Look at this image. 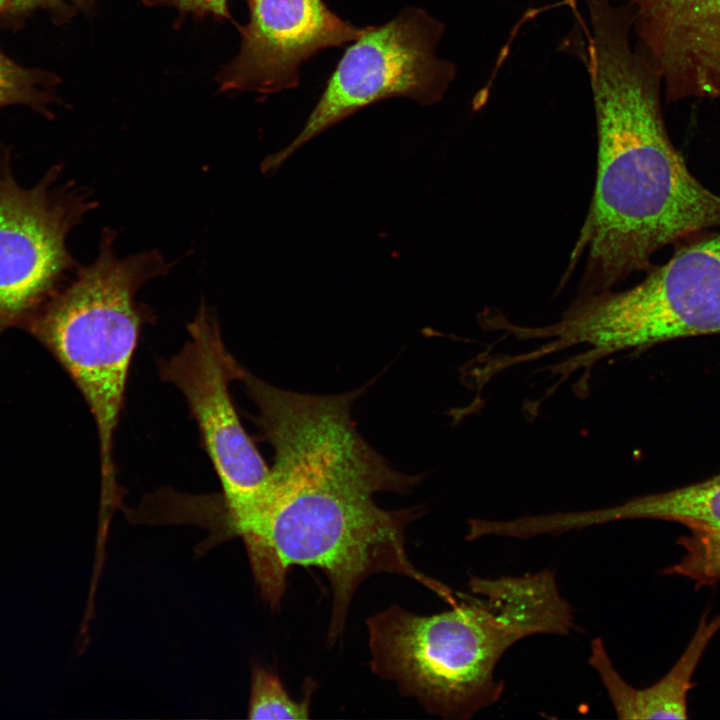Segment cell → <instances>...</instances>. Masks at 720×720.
<instances>
[{"label": "cell", "mask_w": 720, "mask_h": 720, "mask_svg": "<svg viewBox=\"0 0 720 720\" xmlns=\"http://www.w3.org/2000/svg\"><path fill=\"white\" fill-rule=\"evenodd\" d=\"M451 608L418 615L393 605L367 620L370 665L402 694L446 719H470L496 703L495 669L506 651L533 635L564 636L573 609L550 569L497 578L471 575Z\"/></svg>", "instance_id": "cell-3"}, {"label": "cell", "mask_w": 720, "mask_h": 720, "mask_svg": "<svg viewBox=\"0 0 720 720\" xmlns=\"http://www.w3.org/2000/svg\"><path fill=\"white\" fill-rule=\"evenodd\" d=\"M581 56L597 126L594 195L575 254L586 251L578 297L610 290L648 270L668 245L720 229V196L703 185L674 147L662 113V83L630 40L629 7L585 0Z\"/></svg>", "instance_id": "cell-2"}, {"label": "cell", "mask_w": 720, "mask_h": 720, "mask_svg": "<svg viewBox=\"0 0 720 720\" xmlns=\"http://www.w3.org/2000/svg\"><path fill=\"white\" fill-rule=\"evenodd\" d=\"M148 5L166 4L174 6L184 12L196 15L211 13L219 17H229L227 0H142Z\"/></svg>", "instance_id": "cell-17"}, {"label": "cell", "mask_w": 720, "mask_h": 720, "mask_svg": "<svg viewBox=\"0 0 720 720\" xmlns=\"http://www.w3.org/2000/svg\"><path fill=\"white\" fill-rule=\"evenodd\" d=\"M638 284L577 297L556 323L566 348L595 361L667 341L720 334V231L693 234Z\"/></svg>", "instance_id": "cell-5"}, {"label": "cell", "mask_w": 720, "mask_h": 720, "mask_svg": "<svg viewBox=\"0 0 720 720\" xmlns=\"http://www.w3.org/2000/svg\"><path fill=\"white\" fill-rule=\"evenodd\" d=\"M567 1H568V2H572V1H574V0H567Z\"/></svg>", "instance_id": "cell-19"}, {"label": "cell", "mask_w": 720, "mask_h": 720, "mask_svg": "<svg viewBox=\"0 0 720 720\" xmlns=\"http://www.w3.org/2000/svg\"><path fill=\"white\" fill-rule=\"evenodd\" d=\"M116 232L106 228L98 254L22 326L69 374L94 418L101 472V516L121 504L114 439L124 404L131 361L145 320L136 302L147 282L171 264L158 250L119 257Z\"/></svg>", "instance_id": "cell-4"}, {"label": "cell", "mask_w": 720, "mask_h": 720, "mask_svg": "<svg viewBox=\"0 0 720 720\" xmlns=\"http://www.w3.org/2000/svg\"><path fill=\"white\" fill-rule=\"evenodd\" d=\"M689 531L676 541L684 550L683 556L663 570V574L688 578L696 588L720 583V529Z\"/></svg>", "instance_id": "cell-15"}, {"label": "cell", "mask_w": 720, "mask_h": 720, "mask_svg": "<svg viewBox=\"0 0 720 720\" xmlns=\"http://www.w3.org/2000/svg\"><path fill=\"white\" fill-rule=\"evenodd\" d=\"M310 695L311 692L308 691L303 699L294 700L276 673L261 665H254L251 672L247 718L251 720L308 719Z\"/></svg>", "instance_id": "cell-14"}, {"label": "cell", "mask_w": 720, "mask_h": 720, "mask_svg": "<svg viewBox=\"0 0 720 720\" xmlns=\"http://www.w3.org/2000/svg\"><path fill=\"white\" fill-rule=\"evenodd\" d=\"M637 519L676 522L689 529H720V473L687 486L576 514V522L583 529Z\"/></svg>", "instance_id": "cell-12"}, {"label": "cell", "mask_w": 720, "mask_h": 720, "mask_svg": "<svg viewBox=\"0 0 720 720\" xmlns=\"http://www.w3.org/2000/svg\"><path fill=\"white\" fill-rule=\"evenodd\" d=\"M56 82L53 74L24 67L0 51V108L23 105L50 117Z\"/></svg>", "instance_id": "cell-13"}, {"label": "cell", "mask_w": 720, "mask_h": 720, "mask_svg": "<svg viewBox=\"0 0 720 720\" xmlns=\"http://www.w3.org/2000/svg\"><path fill=\"white\" fill-rule=\"evenodd\" d=\"M10 0H0V15H3L8 8Z\"/></svg>", "instance_id": "cell-18"}, {"label": "cell", "mask_w": 720, "mask_h": 720, "mask_svg": "<svg viewBox=\"0 0 720 720\" xmlns=\"http://www.w3.org/2000/svg\"><path fill=\"white\" fill-rule=\"evenodd\" d=\"M248 24L239 54L221 73L223 89L262 93L290 89L299 67L320 50L355 40L362 32L323 0H247Z\"/></svg>", "instance_id": "cell-9"}, {"label": "cell", "mask_w": 720, "mask_h": 720, "mask_svg": "<svg viewBox=\"0 0 720 720\" xmlns=\"http://www.w3.org/2000/svg\"><path fill=\"white\" fill-rule=\"evenodd\" d=\"M443 31L442 23L419 8H406L383 25L362 28L302 130L263 160L262 171L276 170L317 135L375 102L393 97L424 105L440 101L456 73L451 62L435 54Z\"/></svg>", "instance_id": "cell-6"}, {"label": "cell", "mask_w": 720, "mask_h": 720, "mask_svg": "<svg viewBox=\"0 0 720 720\" xmlns=\"http://www.w3.org/2000/svg\"><path fill=\"white\" fill-rule=\"evenodd\" d=\"M632 29L667 102L720 101V0H630Z\"/></svg>", "instance_id": "cell-10"}, {"label": "cell", "mask_w": 720, "mask_h": 720, "mask_svg": "<svg viewBox=\"0 0 720 720\" xmlns=\"http://www.w3.org/2000/svg\"><path fill=\"white\" fill-rule=\"evenodd\" d=\"M719 630L720 614L708 621L705 612L676 663L646 688L633 687L621 677L601 638L592 640L588 664L598 675L618 719H687L692 677Z\"/></svg>", "instance_id": "cell-11"}, {"label": "cell", "mask_w": 720, "mask_h": 720, "mask_svg": "<svg viewBox=\"0 0 720 720\" xmlns=\"http://www.w3.org/2000/svg\"><path fill=\"white\" fill-rule=\"evenodd\" d=\"M62 165L22 187L0 145V334L21 327L75 273L67 237L97 207L88 189L59 183Z\"/></svg>", "instance_id": "cell-7"}, {"label": "cell", "mask_w": 720, "mask_h": 720, "mask_svg": "<svg viewBox=\"0 0 720 720\" xmlns=\"http://www.w3.org/2000/svg\"><path fill=\"white\" fill-rule=\"evenodd\" d=\"M189 340L159 364L163 381L176 386L196 421L203 446L221 484L214 499L225 507L257 497L270 476L244 429L229 391L241 365L226 348L215 313L203 301L187 325Z\"/></svg>", "instance_id": "cell-8"}, {"label": "cell", "mask_w": 720, "mask_h": 720, "mask_svg": "<svg viewBox=\"0 0 720 720\" xmlns=\"http://www.w3.org/2000/svg\"><path fill=\"white\" fill-rule=\"evenodd\" d=\"M274 465L264 490L224 513L213 539L240 538L256 584L271 608L280 605L293 566L314 567L332 589L328 640L344 631L351 600L377 573L408 577L449 605L456 592L423 574L405 549L406 526L419 507L386 510L373 495L407 493L419 482L392 469L357 431L329 426L303 430L273 445Z\"/></svg>", "instance_id": "cell-1"}, {"label": "cell", "mask_w": 720, "mask_h": 720, "mask_svg": "<svg viewBox=\"0 0 720 720\" xmlns=\"http://www.w3.org/2000/svg\"><path fill=\"white\" fill-rule=\"evenodd\" d=\"M93 0H10L5 13L2 15L7 19L16 21L38 9L51 10L53 12H67L73 9L84 8Z\"/></svg>", "instance_id": "cell-16"}]
</instances>
